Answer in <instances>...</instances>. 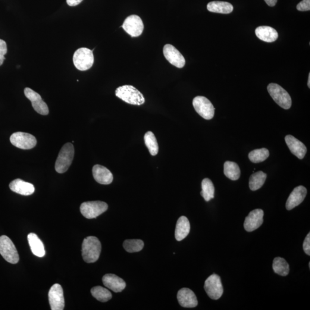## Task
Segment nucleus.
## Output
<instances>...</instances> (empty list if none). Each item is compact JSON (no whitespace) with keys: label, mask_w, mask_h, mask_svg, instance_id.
Wrapping results in <instances>:
<instances>
[{"label":"nucleus","mask_w":310,"mask_h":310,"mask_svg":"<svg viewBox=\"0 0 310 310\" xmlns=\"http://www.w3.org/2000/svg\"><path fill=\"white\" fill-rule=\"evenodd\" d=\"M101 252V244L98 238L89 236L84 239L82 245L83 261L93 263L98 261Z\"/></svg>","instance_id":"nucleus-1"},{"label":"nucleus","mask_w":310,"mask_h":310,"mask_svg":"<svg viewBox=\"0 0 310 310\" xmlns=\"http://www.w3.org/2000/svg\"><path fill=\"white\" fill-rule=\"evenodd\" d=\"M115 96L123 101L133 105H142L145 102L142 93L131 85H124L115 90Z\"/></svg>","instance_id":"nucleus-2"},{"label":"nucleus","mask_w":310,"mask_h":310,"mask_svg":"<svg viewBox=\"0 0 310 310\" xmlns=\"http://www.w3.org/2000/svg\"><path fill=\"white\" fill-rule=\"evenodd\" d=\"M74 148L71 143L65 144L63 146L55 163V170L59 174L66 172L73 162Z\"/></svg>","instance_id":"nucleus-3"},{"label":"nucleus","mask_w":310,"mask_h":310,"mask_svg":"<svg viewBox=\"0 0 310 310\" xmlns=\"http://www.w3.org/2000/svg\"><path fill=\"white\" fill-rule=\"evenodd\" d=\"M267 89L272 98L280 107L286 110L291 108L292 100L289 93L282 87L277 84L270 83L268 86Z\"/></svg>","instance_id":"nucleus-4"},{"label":"nucleus","mask_w":310,"mask_h":310,"mask_svg":"<svg viewBox=\"0 0 310 310\" xmlns=\"http://www.w3.org/2000/svg\"><path fill=\"white\" fill-rule=\"evenodd\" d=\"M95 58L92 50L80 48L75 52L73 63L75 66L80 71H86L93 66Z\"/></svg>","instance_id":"nucleus-5"},{"label":"nucleus","mask_w":310,"mask_h":310,"mask_svg":"<svg viewBox=\"0 0 310 310\" xmlns=\"http://www.w3.org/2000/svg\"><path fill=\"white\" fill-rule=\"evenodd\" d=\"M0 254L6 261L11 264H17L19 255L12 240L7 236L0 237Z\"/></svg>","instance_id":"nucleus-6"},{"label":"nucleus","mask_w":310,"mask_h":310,"mask_svg":"<svg viewBox=\"0 0 310 310\" xmlns=\"http://www.w3.org/2000/svg\"><path fill=\"white\" fill-rule=\"evenodd\" d=\"M107 203L102 201H90L82 203L80 207L81 213L87 219L96 218L107 211Z\"/></svg>","instance_id":"nucleus-7"},{"label":"nucleus","mask_w":310,"mask_h":310,"mask_svg":"<svg viewBox=\"0 0 310 310\" xmlns=\"http://www.w3.org/2000/svg\"><path fill=\"white\" fill-rule=\"evenodd\" d=\"M193 105L196 111L205 120L213 118L215 108L209 100L203 96H197L194 98Z\"/></svg>","instance_id":"nucleus-8"},{"label":"nucleus","mask_w":310,"mask_h":310,"mask_svg":"<svg viewBox=\"0 0 310 310\" xmlns=\"http://www.w3.org/2000/svg\"><path fill=\"white\" fill-rule=\"evenodd\" d=\"M204 289L212 299H220L224 293V288L220 276L215 274L210 276L205 281Z\"/></svg>","instance_id":"nucleus-9"},{"label":"nucleus","mask_w":310,"mask_h":310,"mask_svg":"<svg viewBox=\"0 0 310 310\" xmlns=\"http://www.w3.org/2000/svg\"><path fill=\"white\" fill-rule=\"evenodd\" d=\"M10 141L12 145L22 149H32L37 143L35 137L32 134L20 131L12 134Z\"/></svg>","instance_id":"nucleus-10"},{"label":"nucleus","mask_w":310,"mask_h":310,"mask_svg":"<svg viewBox=\"0 0 310 310\" xmlns=\"http://www.w3.org/2000/svg\"><path fill=\"white\" fill-rule=\"evenodd\" d=\"M125 32L131 37H135L141 35L144 30L143 22L139 16L133 15L128 16L125 20L123 26Z\"/></svg>","instance_id":"nucleus-11"},{"label":"nucleus","mask_w":310,"mask_h":310,"mask_svg":"<svg viewBox=\"0 0 310 310\" xmlns=\"http://www.w3.org/2000/svg\"><path fill=\"white\" fill-rule=\"evenodd\" d=\"M50 307L52 310H63L65 308L64 291L60 284H55L49 293Z\"/></svg>","instance_id":"nucleus-12"},{"label":"nucleus","mask_w":310,"mask_h":310,"mask_svg":"<svg viewBox=\"0 0 310 310\" xmlns=\"http://www.w3.org/2000/svg\"><path fill=\"white\" fill-rule=\"evenodd\" d=\"M25 96L30 100L32 105L37 113L39 114L46 115L49 114V110L48 105L42 100L41 96L38 93L34 92L33 90L28 88L24 89Z\"/></svg>","instance_id":"nucleus-13"},{"label":"nucleus","mask_w":310,"mask_h":310,"mask_svg":"<svg viewBox=\"0 0 310 310\" xmlns=\"http://www.w3.org/2000/svg\"><path fill=\"white\" fill-rule=\"evenodd\" d=\"M163 54L167 60L174 66L183 68L186 64L185 59L181 53L171 45H166L163 48Z\"/></svg>","instance_id":"nucleus-14"},{"label":"nucleus","mask_w":310,"mask_h":310,"mask_svg":"<svg viewBox=\"0 0 310 310\" xmlns=\"http://www.w3.org/2000/svg\"><path fill=\"white\" fill-rule=\"evenodd\" d=\"M263 216L264 212L261 209H255L250 212L244 222L245 229L248 232L258 229L263 223Z\"/></svg>","instance_id":"nucleus-15"},{"label":"nucleus","mask_w":310,"mask_h":310,"mask_svg":"<svg viewBox=\"0 0 310 310\" xmlns=\"http://www.w3.org/2000/svg\"><path fill=\"white\" fill-rule=\"evenodd\" d=\"M177 299L179 305L185 308H194L198 302L195 294L187 288H183L178 291Z\"/></svg>","instance_id":"nucleus-16"},{"label":"nucleus","mask_w":310,"mask_h":310,"mask_svg":"<svg viewBox=\"0 0 310 310\" xmlns=\"http://www.w3.org/2000/svg\"><path fill=\"white\" fill-rule=\"evenodd\" d=\"M307 195V189L303 186H297L295 188L291 193L286 202V209L288 211L295 208L301 203Z\"/></svg>","instance_id":"nucleus-17"},{"label":"nucleus","mask_w":310,"mask_h":310,"mask_svg":"<svg viewBox=\"0 0 310 310\" xmlns=\"http://www.w3.org/2000/svg\"><path fill=\"white\" fill-rule=\"evenodd\" d=\"M285 141L293 154L299 159H302L305 157L307 153V148L303 143L292 135L286 136Z\"/></svg>","instance_id":"nucleus-18"},{"label":"nucleus","mask_w":310,"mask_h":310,"mask_svg":"<svg viewBox=\"0 0 310 310\" xmlns=\"http://www.w3.org/2000/svg\"><path fill=\"white\" fill-rule=\"evenodd\" d=\"M105 286L114 293H120L126 287V283L123 279L114 274H106L102 277Z\"/></svg>","instance_id":"nucleus-19"},{"label":"nucleus","mask_w":310,"mask_h":310,"mask_svg":"<svg viewBox=\"0 0 310 310\" xmlns=\"http://www.w3.org/2000/svg\"><path fill=\"white\" fill-rule=\"evenodd\" d=\"M93 175L97 182L101 184H111L114 180L112 172L107 168L97 164L93 168Z\"/></svg>","instance_id":"nucleus-20"},{"label":"nucleus","mask_w":310,"mask_h":310,"mask_svg":"<svg viewBox=\"0 0 310 310\" xmlns=\"http://www.w3.org/2000/svg\"><path fill=\"white\" fill-rule=\"evenodd\" d=\"M9 188L12 192L25 196L32 195L35 190L33 184L26 182L20 179L12 181L9 184Z\"/></svg>","instance_id":"nucleus-21"},{"label":"nucleus","mask_w":310,"mask_h":310,"mask_svg":"<svg viewBox=\"0 0 310 310\" xmlns=\"http://www.w3.org/2000/svg\"><path fill=\"white\" fill-rule=\"evenodd\" d=\"M255 33L259 39L262 41L272 43L278 38V33L274 28L269 26H261L257 28Z\"/></svg>","instance_id":"nucleus-22"},{"label":"nucleus","mask_w":310,"mask_h":310,"mask_svg":"<svg viewBox=\"0 0 310 310\" xmlns=\"http://www.w3.org/2000/svg\"><path fill=\"white\" fill-rule=\"evenodd\" d=\"M190 231V224L188 218L185 216H181L177 221L176 228H175V239L180 241L185 239L189 234Z\"/></svg>","instance_id":"nucleus-23"},{"label":"nucleus","mask_w":310,"mask_h":310,"mask_svg":"<svg viewBox=\"0 0 310 310\" xmlns=\"http://www.w3.org/2000/svg\"><path fill=\"white\" fill-rule=\"evenodd\" d=\"M28 241L34 255L39 258L45 256L46 252L42 241L36 234L31 233L28 235Z\"/></svg>","instance_id":"nucleus-24"},{"label":"nucleus","mask_w":310,"mask_h":310,"mask_svg":"<svg viewBox=\"0 0 310 310\" xmlns=\"http://www.w3.org/2000/svg\"><path fill=\"white\" fill-rule=\"evenodd\" d=\"M208 10L213 13L228 14L233 11V5L228 2L212 1L207 5Z\"/></svg>","instance_id":"nucleus-25"},{"label":"nucleus","mask_w":310,"mask_h":310,"mask_svg":"<svg viewBox=\"0 0 310 310\" xmlns=\"http://www.w3.org/2000/svg\"><path fill=\"white\" fill-rule=\"evenodd\" d=\"M224 172L225 176L230 180H237L240 177L241 171L239 166L235 162H225Z\"/></svg>","instance_id":"nucleus-26"},{"label":"nucleus","mask_w":310,"mask_h":310,"mask_svg":"<svg viewBox=\"0 0 310 310\" xmlns=\"http://www.w3.org/2000/svg\"><path fill=\"white\" fill-rule=\"evenodd\" d=\"M267 179V174L260 171L253 174L249 179V188L252 191L258 190L263 186Z\"/></svg>","instance_id":"nucleus-27"},{"label":"nucleus","mask_w":310,"mask_h":310,"mask_svg":"<svg viewBox=\"0 0 310 310\" xmlns=\"http://www.w3.org/2000/svg\"><path fill=\"white\" fill-rule=\"evenodd\" d=\"M272 268L276 274L282 277H286L290 272L289 264H288L286 260L280 257L274 259Z\"/></svg>","instance_id":"nucleus-28"},{"label":"nucleus","mask_w":310,"mask_h":310,"mask_svg":"<svg viewBox=\"0 0 310 310\" xmlns=\"http://www.w3.org/2000/svg\"><path fill=\"white\" fill-rule=\"evenodd\" d=\"M215 188L211 179L205 178L202 181V192L200 195L206 202H209L214 198Z\"/></svg>","instance_id":"nucleus-29"},{"label":"nucleus","mask_w":310,"mask_h":310,"mask_svg":"<svg viewBox=\"0 0 310 310\" xmlns=\"http://www.w3.org/2000/svg\"><path fill=\"white\" fill-rule=\"evenodd\" d=\"M93 297L101 302H106L112 299V293L101 286H96L91 290Z\"/></svg>","instance_id":"nucleus-30"},{"label":"nucleus","mask_w":310,"mask_h":310,"mask_svg":"<svg viewBox=\"0 0 310 310\" xmlns=\"http://www.w3.org/2000/svg\"><path fill=\"white\" fill-rule=\"evenodd\" d=\"M146 145L152 156H156L159 152V146L156 138L152 131H149L145 134Z\"/></svg>","instance_id":"nucleus-31"},{"label":"nucleus","mask_w":310,"mask_h":310,"mask_svg":"<svg viewBox=\"0 0 310 310\" xmlns=\"http://www.w3.org/2000/svg\"><path fill=\"white\" fill-rule=\"evenodd\" d=\"M269 156V152L267 149L261 148L253 150L249 153L250 161L254 163H259L264 162Z\"/></svg>","instance_id":"nucleus-32"},{"label":"nucleus","mask_w":310,"mask_h":310,"mask_svg":"<svg viewBox=\"0 0 310 310\" xmlns=\"http://www.w3.org/2000/svg\"><path fill=\"white\" fill-rule=\"evenodd\" d=\"M145 246V244L141 240H127L123 243V246L125 250L129 253L138 252L141 251Z\"/></svg>","instance_id":"nucleus-33"},{"label":"nucleus","mask_w":310,"mask_h":310,"mask_svg":"<svg viewBox=\"0 0 310 310\" xmlns=\"http://www.w3.org/2000/svg\"><path fill=\"white\" fill-rule=\"evenodd\" d=\"M7 53V43L2 39H0V65H1L5 60V55Z\"/></svg>","instance_id":"nucleus-34"},{"label":"nucleus","mask_w":310,"mask_h":310,"mask_svg":"<svg viewBox=\"0 0 310 310\" xmlns=\"http://www.w3.org/2000/svg\"><path fill=\"white\" fill-rule=\"evenodd\" d=\"M296 8L299 11H309L310 10V0H303L297 5Z\"/></svg>","instance_id":"nucleus-35"},{"label":"nucleus","mask_w":310,"mask_h":310,"mask_svg":"<svg viewBox=\"0 0 310 310\" xmlns=\"http://www.w3.org/2000/svg\"><path fill=\"white\" fill-rule=\"evenodd\" d=\"M303 248L304 251L306 253V254L310 255V233H309L306 237L305 241H304L303 244Z\"/></svg>","instance_id":"nucleus-36"},{"label":"nucleus","mask_w":310,"mask_h":310,"mask_svg":"<svg viewBox=\"0 0 310 310\" xmlns=\"http://www.w3.org/2000/svg\"><path fill=\"white\" fill-rule=\"evenodd\" d=\"M82 1L83 0H66L67 4L70 7H75L79 5Z\"/></svg>","instance_id":"nucleus-37"},{"label":"nucleus","mask_w":310,"mask_h":310,"mask_svg":"<svg viewBox=\"0 0 310 310\" xmlns=\"http://www.w3.org/2000/svg\"><path fill=\"white\" fill-rule=\"evenodd\" d=\"M269 7H274L277 4V0H264Z\"/></svg>","instance_id":"nucleus-38"},{"label":"nucleus","mask_w":310,"mask_h":310,"mask_svg":"<svg viewBox=\"0 0 310 310\" xmlns=\"http://www.w3.org/2000/svg\"><path fill=\"white\" fill-rule=\"evenodd\" d=\"M308 85L309 88H310V74H309V76Z\"/></svg>","instance_id":"nucleus-39"},{"label":"nucleus","mask_w":310,"mask_h":310,"mask_svg":"<svg viewBox=\"0 0 310 310\" xmlns=\"http://www.w3.org/2000/svg\"><path fill=\"white\" fill-rule=\"evenodd\" d=\"M309 268H310V262H309Z\"/></svg>","instance_id":"nucleus-40"}]
</instances>
